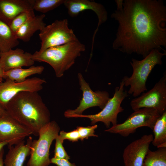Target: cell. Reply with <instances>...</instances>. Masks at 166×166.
Listing matches in <instances>:
<instances>
[{"mask_svg":"<svg viewBox=\"0 0 166 166\" xmlns=\"http://www.w3.org/2000/svg\"><path fill=\"white\" fill-rule=\"evenodd\" d=\"M58 136L55 139L56 142L54 157L57 159L69 160L70 159V156L67 154L63 146V142L59 139Z\"/></svg>","mask_w":166,"mask_h":166,"instance_id":"26","label":"cell"},{"mask_svg":"<svg viewBox=\"0 0 166 166\" xmlns=\"http://www.w3.org/2000/svg\"><path fill=\"white\" fill-rule=\"evenodd\" d=\"M32 10V0H0V19L9 26L19 14Z\"/></svg>","mask_w":166,"mask_h":166,"instance_id":"16","label":"cell"},{"mask_svg":"<svg viewBox=\"0 0 166 166\" xmlns=\"http://www.w3.org/2000/svg\"><path fill=\"white\" fill-rule=\"evenodd\" d=\"M50 163L57 166H76L75 164L71 163L68 160L57 159L54 157L50 159Z\"/></svg>","mask_w":166,"mask_h":166,"instance_id":"28","label":"cell"},{"mask_svg":"<svg viewBox=\"0 0 166 166\" xmlns=\"http://www.w3.org/2000/svg\"><path fill=\"white\" fill-rule=\"evenodd\" d=\"M160 115L154 109L142 108L134 111L123 123L113 125L105 131L127 137L134 133L137 128L141 127H146L152 129Z\"/></svg>","mask_w":166,"mask_h":166,"instance_id":"6","label":"cell"},{"mask_svg":"<svg viewBox=\"0 0 166 166\" xmlns=\"http://www.w3.org/2000/svg\"><path fill=\"white\" fill-rule=\"evenodd\" d=\"M152 130L153 145L158 148H166V111L157 120Z\"/></svg>","mask_w":166,"mask_h":166,"instance_id":"21","label":"cell"},{"mask_svg":"<svg viewBox=\"0 0 166 166\" xmlns=\"http://www.w3.org/2000/svg\"><path fill=\"white\" fill-rule=\"evenodd\" d=\"M34 62L32 54L21 49L0 53V66L4 72L23 66H31Z\"/></svg>","mask_w":166,"mask_h":166,"instance_id":"15","label":"cell"},{"mask_svg":"<svg viewBox=\"0 0 166 166\" xmlns=\"http://www.w3.org/2000/svg\"><path fill=\"white\" fill-rule=\"evenodd\" d=\"M153 136L152 134L144 135L125 148L123 154L124 166H142Z\"/></svg>","mask_w":166,"mask_h":166,"instance_id":"13","label":"cell"},{"mask_svg":"<svg viewBox=\"0 0 166 166\" xmlns=\"http://www.w3.org/2000/svg\"><path fill=\"white\" fill-rule=\"evenodd\" d=\"M80 89L82 92V97L79 106L75 109H68L64 113L66 118H72L75 115L82 114L86 109L90 107L98 106L102 109L110 99L109 94L105 91L97 90L93 91L85 80L82 74H77Z\"/></svg>","mask_w":166,"mask_h":166,"instance_id":"10","label":"cell"},{"mask_svg":"<svg viewBox=\"0 0 166 166\" xmlns=\"http://www.w3.org/2000/svg\"><path fill=\"white\" fill-rule=\"evenodd\" d=\"M85 50V45L77 39L42 52L36 51L32 54V58L35 61L49 64L53 68L56 77L60 78L73 66L76 59Z\"/></svg>","mask_w":166,"mask_h":166,"instance_id":"3","label":"cell"},{"mask_svg":"<svg viewBox=\"0 0 166 166\" xmlns=\"http://www.w3.org/2000/svg\"><path fill=\"white\" fill-rule=\"evenodd\" d=\"M5 72L3 71L2 69L0 66V77L3 78L4 73Z\"/></svg>","mask_w":166,"mask_h":166,"instance_id":"33","label":"cell"},{"mask_svg":"<svg viewBox=\"0 0 166 166\" xmlns=\"http://www.w3.org/2000/svg\"><path fill=\"white\" fill-rule=\"evenodd\" d=\"M40 31L39 35L41 42L39 52L78 39L73 30L69 27L67 19L56 20Z\"/></svg>","mask_w":166,"mask_h":166,"instance_id":"7","label":"cell"},{"mask_svg":"<svg viewBox=\"0 0 166 166\" xmlns=\"http://www.w3.org/2000/svg\"><path fill=\"white\" fill-rule=\"evenodd\" d=\"M65 0H32L34 10L46 13L63 4Z\"/></svg>","mask_w":166,"mask_h":166,"instance_id":"23","label":"cell"},{"mask_svg":"<svg viewBox=\"0 0 166 166\" xmlns=\"http://www.w3.org/2000/svg\"><path fill=\"white\" fill-rule=\"evenodd\" d=\"M117 6V10H121L123 8L124 1L123 0H116L115 1Z\"/></svg>","mask_w":166,"mask_h":166,"instance_id":"29","label":"cell"},{"mask_svg":"<svg viewBox=\"0 0 166 166\" xmlns=\"http://www.w3.org/2000/svg\"><path fill=\"white\" fill-rule=\"evenodd\" d=\"M97 127V124L87 127H77L76 129L78 131L80 139L83 141L84 139H87L90 136L98 137V135L94 134L95 130Z\"/></svg>","mask_w":166,"mask_h":166,"instance_id":"25","label":"cell"},{"mask_svg":"<svg viewBox=\"0 0 166 166\" xmlns=\"http://www.w3.org/2000/svg\"><path fill=\"white\" fill-rule=\"evenodd\" d=\"M19 44L9 26L0 19V53L9 51Z\"/></svg>","mask_w":166,"mask_h":166,"instance_id":"19","label":"cell"},{"mask_svg":"<svg viewBox=\"0 0 166 166\" xmlns=\"http://www.w3.org/2000/svg\"><path fill=\"white\" fill-rule=\"evenodd\" d=\"M142 166H166V148H159L155 151L149 149Z\"/></svg>","mask_w":166,"mask_h":166,"instance_id":"22","label":"cell"},{"mask_svg":"<svg viewBox=\"0 0 166 166\" xmlns=\"http://www.w3.org/2000/svg\"><path fill=\"white\" fill-rule=\"evenodd\" d=\"M45 15H35L29 19L15 34L16 38L24 42H28L34 33L40 30L46 25L44 22Z\"/></svg>","mask_w":166,"mask_h":166,"instance_id":"18","label":"cell"},{"mask_svg":"<svg viewBox=\"0 0 166 166\" xmlns=\"http://www.w3.org/2000/svg\"><path fill=\"white\" fill-rule=\"evenodd\" d=\"M3 78L0 77V84L3 82Z\"/></svg>","mask_w":166,"mask_h":166,"instance_id":"34","label":"cell"},{"mask_svg":"<svg viewBox=\"0 0 166 166\" xmlns=\"http://www.w3.org/2000/svg\"><path fill=\"white\" fill-rule=\"evenodd\" d=\"M46 83L45 80L37 77L27 78L21 82L6 79L0 84V104L5 108L8 103L19 93L38 92L42 89L43 84Z\"/></svg>","mask_w":166,"mask_h":166,"instance_id":"11","label":"cell"},{"mask_svg":"<svg viewBox=\"0 0 166 166\" xmlns=\"http://www.w3.org/2000/svg\"><path fill=\"white\" fill-rule=\"evenodd\" d=\"M5 109L9 115L36 136L50 121L49 111L38 92L19 93L8 103Z\"/></svg>","mask_w":166,"mask_h":166,"instance_id":"2","label":"cell"},{"mask_svg":"<svg viewBox=\"0 0 166 166\" xmlns=\"http://www.w3.org/2000/svg\"><path fill=\"white\" fill-rule=\"evenodd\" d=\"M58 136L59 139L63 142L65 140H68L74 142L80 139L79 135L77 129L68 132L62 131L60 132Z\"/></svg>","mask_w":166,"mask_h":166,"instance_id":"27","label":"cell"},{"mask_svg":"<svg viewBox=\"0 0 166 166\" xmlns=\"http://www.w3.org/2000/svg\"><path fill=\"white\" fill-rule=\"evenodd\" d=\"M8 114L5 108L0 104V117Z\"/></svg>","mask_w":166,"mask_h":166,"instance_id":"30","label":"cell"},{"mask_svg":"<svg viewBox=\"0 0 166 166\" xmlns=\"http://www.w3.org/2000/svg\"><path fill=\"white\" fill-rule=\"evenodd\" d=\"M130 105L134 111L144 108H153L160 115L166 111V74L151 89L131 101Z\"/></svg>","mask_w":166,"mask_h":166,"instance_id":"9","label":"cell"},{"mask_svg":"<svg viewBox=\"0 0 166 166\" xmlns=\"http://www.w3.org/2000/svg\"><path fill=\"white\" fill-rule=\"evenodd\" d=\"M111 17L118 26L113 48L146 57L153 49L166 47V7L161 0H124Z\"/></svg>","mask_w":166,"mask_h":166,"instance_id":"1","label":"cell"},{"mask_svg":"<svg viewBox=\"0 0 166 166\" xmlns=\"http://www.w3.org/2000/svg\"><path fill=\"white\" fill-rule=\"evenodd\" d=\"M60 127L50 121L39 131L38 140H33L27 166H48L50 163L49 151L53 141L58 135Z\"/></svg>","mask_w":166,"mask_h":166,"instance_id":"5","label":"cell"},{"mask_svg":"<svg viewBox=\"0 0 166 166\" xmlns=\"http://www.w3.org/2000/svg\"><path fill=\"white\" fill-rule=\"evenodd\" d=\"M63 4L67 9L69 16L77 17L80 13L87 10L94 11L98 18L97 26L93 36L92 43L99 26L105 22L108 19V13L104 6L101 4L89 0H65Z\"/></svg>","mask_w":166,"mask_h":166,"instance_id":"14","label":"cell"},{"mask_svg":"<svg viewBox=\"0 0 166 166\" xmlns=\"http://www.w3.org/2000/svg\"><path fill=\"white\" fill-rule=\"evenodd\" d=\"M32 134L30 130L8 114L0 117V142L7 143L8 148L18 144Z\"/></svg>","mask_w":166,"mask_h":166,"instance_id":"12","label":"cell"},{"mask_svg":"<svg viewBox=\"0 0 166 166\" xmlns=\"http://www.w3.org/2000/svg\"><path fill=\"white\" fill-rule=\"evenodd\" d=\"M44 68L42 65L32 66L27 69H14L5 72L3 79H9L16 82L25 81L27 77L35 74H41Z\"/></svg>","mask_w":166,"mask_h":166,"instance_id":"20","label":"cell"},{"mask_svg":"<svg viewBox=\"0 0 166 166\" xmlns=\"http://www.w3.org/2000/svg\"><path fill=\"white\" fill-rule=\"evenodd\" d=\"M35 15L34 10L21 13L12 20L9 26L15 34L18 30L29 19Z\"/></svg>","mask_w":166,"mask_h":166,"instance_id":"24","label":"cell"},{"mask_svg":"<svg viewBox=\"0 0 166 166\" xmlns=\"http://www.w3.org/2000/svg\"><path fill=\"white\" fill-rule=\"evenodd\" d=\"M4 154V150L3 148L0 151V166H4L3 156Z\"/></svg>","mask_w":166,"mask_h":166,"instance_id":"31","label":"cell"},{"mask_svg":"<svg viewBox=\"0 0 166 166\" xmlns=\"http://www.w3.org/2000/svg\"><path fill=\"white\" fill-rule=\"evenodd\" d=\"M160 50L153 49L142 60L132 59L130 63L133 69L132 73L130 77L124 76L122 80L124 86H130L128 94L136 97L147 91L146 82L149 74L156 65H161L162 58L166 55L165 50L163 52Z\"/></svg>","mask_w":166,"mask_h":166,"instance_id":"4","label":"cell"},{"mask_svg":"<svg viewBox=\"0 0 166 166\" xmlns=\"http://www.w3.org/2000/svg\"><path fill=\"white\" fill-rule=\"evenodd\" d=\"M33 140L29 136L26 143L24 140L9 148L4 160L5 166H23L27 157L30 155Z\"/></svg>","mask_w":166,"mask_h":166,"instance_id":"17","label":"cell"},{"mask_svg":"<svg viewBox=\"0 0 166 166\" xmlns=\"http://www.w3.org/2000/svg\"><path fill=\"white\" fill-rule=\"evenodd\" d=\"M124 84L123 81L120 82L119 87H116L115 93L110 98L102 110L97 114L93 115H80L73 116L72 118L83 117L89 119L91 124L93 125L98 122L104 123L107 128H109L111 123L113 125L117 124L118 114L124 109L121 104L123 100L128 96L127 91L124 90Z\"/></svg>","mask_w":166,"mask_h":166,"instance_id":"8","label":"cell"},{"mask_svg":"<svg viewBox=\"0 0 166 166\" xmlns=\"http://www.w3.org/2000/svg\"><path fill=\"white\" fill-rule=\"evenodd\" d=\"M6 145H7V143L6 142H0V151Z\"/></svg>","mask_w":166,"mask_h":166,"instance_id":"32","label":"cell"}]
</instances>
